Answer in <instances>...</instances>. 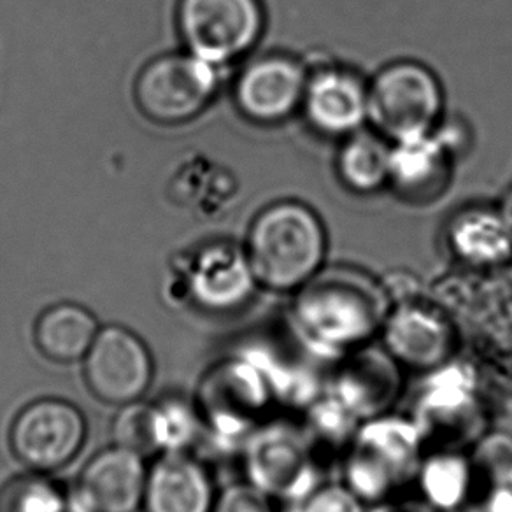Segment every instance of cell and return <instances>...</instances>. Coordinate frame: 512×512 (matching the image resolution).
I'll return each instance as SVG.
<instances>
[{"instance_id":"17","label":"cell","mask_w":512,"mask_h":512,"mask_svg":"<svg viewBox=\"0 0 512 512\" xmlns=\"http://www.w3.org/2000/svg\"><path fill=\"white\" fill-rule=\"evenodd\" d=\"M214 500L213 477L190 451L162 453L148 467L144 512H211Z\"/></svg>"},{"instance_id":"4","label":"cell","mask_w":512,"mask_h":512,"mask_svg":"<svg viewBox=\"0 0 512 512\" xmlns=\"http://www.w3.org/2000/svg\"><path fill=\"white\" fill-rule=\"evenodd\" d=\"M493 402L474 362L456 356L421 374L407 416L420 430L427 449H470L490 430Z\"/></svg>"},{"instance_id":"11","label":"cell","mask_w":512,"mask_h":512,"mask_svg":"<svg viewBox=\"0 0 512 512\" xmlns=\"http://www.w3.org/2000/svg\"><path fill=\"white\" fill-rule=\"evenodd\" d=\"M220 83V65L193 53L151 62L137 79V104L160 123H179L199 114Z\"/></svg>"},{"instance_id":"16","label":"cell","mask_w":512,"mask_h":512,"mask_svg":"<svg viewBox=\"0 0 512 512\" xmlns=\"http://www.w3.org/2000/svg\"><path fill=\"white\" fill-rule=\"evenodd\" d=\"M256 288L248 253L228 242L200 249L186 272L188 297L207 313H234L248 304Z\"/></svg>"},{"instance_id":"26","label":"cell","mask_w":512,"mask_h":512,"mask_svg":"<svg viewBox=\"0 0 512 512\" xmlns=\"http://www.w3.org/2000/svg\"><path fill=\"white\" fill-rule=\"evenodd\" d=\"M0 512H69L67 491L48 474L16 476L0 490Z\"/></svg>"},{"instance_id":"23","label":"cell","mask_w":512,"mask_h":512,"mask_svg":"<svg viewBox=\"0 0 512 512\" xmlns=\"http://www.w3.org/2000/svg\"><path fill=\"white\" fill-rule=\"evenodd\" d=\"M299 416L300 428L323 467L328 463H339L356 428L362 423L325 390L311 404H307Z\"/></svg>"},{"instance_id":"15","label":"cell","mask_w":512,"mask_h":512,"mask_svg":"<svg viewBox=\"0 0 512 512\" xmlns=\"http://www.w3.org/2000/svg\"><path fill=\"white\" fill-rule=\"evenodd\" d=\"M146 458L114 444L93 456L67 493L69 512H139L148 479Z\"/></svg>"},{"instance_id":"3","label":"cell","mask_w":512,"mask_h":512,"mask_svg":"<svg viewBox=\"0 0 512 512\" xmlns=\"http://www.w3.org/2000/svg\"><path fill=\"white\" fill-rule=\"evenodd\" d=\"M427 451L407 414H381L358 425L337 463L339 481L367 507L406 495Z\"/></svg>"},{"instance_id":"20","label":"cell","mask_w":512,"mask_h":512,"mask_svg":"<svg viewBox=\"0 0 512 512\" xmlns=\"http://www.w3.org/2000/svg\"><path fill=\"white\" fill-rule=\"evenodd\" d=\"M304 102L314 127L335 136L355 134L369 118L367 90L346 72L325 71L314 76L307 83Z\"/></svg>"},{"instance_id":"30","label":"cell","mask_w":512,"mask_h":512,"mask_svg":"<svg viewBox=\"0 0 512 512\" xmlns=\"http://www.w3.org/2000/svg\"><path fill=\"white\" fill-rule=\"evenodd\" d=\"M369 507L337 479H323L313 490L279 505V512H367Z\"/></svg>"},{"instance_id":"7","label":"cell","mask_w":512,"mask_h":512,"mask_svg":"<svg viewBox=\"0 0 512 512\" xmlns=\"http://www.w3.org/2000/svg\"><path fill=\"white\" fill-rule=\"evenodd\" d=\"M241 455L246 481L279 505L299 498L325 479V467L299 421H264L246 439Z\"/></svg>"},{"instance_id":"12","label":"cell","mask_w":512,"mask_h":512,"mask_svg":"<svg viewBox=\"0 0 512 512\" xmlns=\"http://www.w3.org/2000/svg\"><path fill=\"white\" fill-rule=\"evenodd\" d=\"M178 22L188 51L221 67L256 43L264 15L258 0H181Z\"/></svg>"},{"instance_id":"33","label":"cell","mask_w":512,"mask_h":512,"mask_svg":"<svg viewBox=\"0 0 512 512\" xmlns=\"http://www.w3.org/2000/svg\"><path fill=\"white\" fill-rule=\"evenodd\" d=\"M367 512H439L418 495H400V497L386 500L383 504L372 505Z\"/></svg>"},{"instance_id":"5","label":"cell","mask_w":512,"mask_h":512,"mask_svg":"<svg viewBox=\"0 0 512 512\" xmlns=\"http://www.w3.org/2000/svg\"><path fill=\"white\" fill-rule=\"evenodd\" d=\"M246 253L258 286L271 292H297L321 271L323 227L307 207L276 204L256 218Z\"/></svg>"},{"instance_id":"13","label":"cell","mask_w":512,"mask_h":512,"mask_svg":"<svg viewBox=\"0 0 512 512\" xmlns=\"http://www.w3.org/2000/svg\"><path fill=\"white\" fill-rule=\"evenodd\" d=\"M83 374L95 399L111 406L143 400L155 376V362L146 342L132 330L100 328L83 358Z\"/></svg>"},{"instance_id":"29","label":"cell","mask_w":512,"mask_h":512,"mask_svg":"<svg viewBox=\"0 0 512 512\" xmlns=\"http://www.w3.org/2000/svg\"><path fill=\"white\" fill-rule=\"evenodd\" d=\"M479 486L512 483V434L488 430L469 449Z\"/></svg>"},{"instance_id":"14","label":"cell","mask_w":512,"mask_h":512,"mask_svg":"<svg viewBox=\"0 0 512 512\" xmlns=\"http://www.w3.org/2000/svg\"><path fill=\"white\" fill-rule=\"evenodd\" d=\"M406 370L374 341L332 362L325 392L358 421L392 413L404 395Z\"/></svg>"},{"instance_id":"10","label":"cell","mask_w":512,"mask_h":512,"mask_svg":"<svg viewBox=\"0 0 512 512\" xmlns=\"http://www.w3.org/2000/svg\"><path fill=\"white\" fill-rule=\"evenodd\" d=\"M377 342L406 372L425 374L462 353L448 314L434 300H397L386 314Z\"/></svg>"},{"instance_id":"31","label":"cell","mask_w":512,"mask_h":512,"mask_svg":"<svg viewBox=\"0 0 512 512\" xmlns=\"http://www.w3.org/2000/svg\"><path fill=\"white\" fill-rule=\"evenodd\" d=\"M211 512H279V504L255 484H230L216 495Z\"/></svg>"},{"instance_id":"2","label":"cell","mask_w":512,"mask_h":512,"mask_svg":"<svg viewBox=\"0 0 512 512\" xmlns=\"http://www.w3.org/2000/svg\"><path fill=\"white\" fill-rule=\"evenodd\" d=\"M453 321L462 355L476 365L497 402L502 379H512V278L500 269L449 279L432 297Z\"/></svg>"},{"instance_id":"19","label":"cell","mask_w":512,"mask_h":512,"mask_svg":"<svg viewBox=\"0 0 512 512\" xmlns=\"http://www.w3.org/2000/svg\"><path fill=\"white\" fill-rule=\"evenodd\" d=\"M477 488L469 449H427L413 483L416 495L439 512L465 511Z\"/></svg>"},{"instance_id":"22","label":"cell","mask_w":512,"mask_h":512,"mask_svg":"<svg viewBox=\"0 0 512 512\" xmlns=\"http://www.w3.org/2000/svg\"><path fill=\"white\" fill-rule=\"evenodd\" d=\"M99 323L86 307L72 302L51 306L44 311L34 327V342L50 362H83L99 334Z\"/></svg>"},{"instance_id":"24","label":"cell","mask_w":512,"mask_h":512,"mask_svg":"<svg viewBox=\"0 0 512 512\" xmlns=\"http://www.w3.org/2000/svg\"><path fill=\"white\" fill-rule=\"evenodd\" d=\"M446 150L432 132L395 141L390 148V181L402 192H420L439 179Z\"/></svg>"},{"instance_id":"9","label":"cell","mask_w":512,"mask_h":512,"mask_svg":"<svg viewBox=\"0 0 512 512\" xmlns=\"http://www.w3.org/2000/svg\"><path fill=\"white\" fill-rule=\"evenodd\" d=\"M86 437L85 414L69 400L46 397L16 414L9 446L27 469L50 474L67 467L81 453Z\"/></svg>"},{"instance_id":"27","label":"cell","mask_w":512,"mask_h":512,"mask_svg":"<svg viewBox=\"0 0 512 512\" xmlns=\"http://www.w3.org/2000/svg\"><path fill=\"white\" fill-rule=\"evenodd\" d=\"M113 439L116 446L130 449L144 458L160 453L157 406L143 400L121 406L114 418Z\"/></svg>"},{"instance_id":"1","label":"cell","mask_w":512,"mask_h":512,"mask_svg":"<svg viewBox=\"0 0 512 512\" xmlns=\"http://www.w3.org/2000/svg\"><path fill=\"white\" fill-rule=\"evenodd\" d=\"M390 297L383 285L351 269L320 271L293 292L288 323L307 355L334 362L377 341Z\"/></svg>"},{"instance_id":"25","label":"cell","mask_w":512,"mask_h":512,"mask_svg":"<svg viewBox=\"0 0 512 512\" xmlns=\"http://www.w3.org/2000/svg\"><path fill=\"white\" fill-rule=\"evenodd\" d=\"M339 171L353 190L374 192L390 181V148L379 137L355 132L342 148Z\"/></svg>"},{"instance_id":"32","label":"cell","mask_w":512,"mask_h":512,"mask_svg":"<svg viewBox=\"0 0 512 512\" xmlns=\"http://www.w3.org/2000/svg\"><path fill=\"white\" fill-rule=\"evenodd\" d=\"M463 512H512V483L479 486Z\"/></svg>"},{"instance_id":"21","label":"cell","mask_w":512,"mask_h":512,"mask_svg":"<svg viewBox=\"0 0 512 512\" xmlns=\"http://www.w3.org/2000/svg\"><path fill=\"white\" fill-rule=\"evenodd\" d=\"M449 244L463 264L474 271L502 269L512 260V225L502 213L465 211L449 227Z\"/></svg>"},{"instance_id":"28","label":"cell","mask_w":512,"mask_h":512,"mask_svg":"<svg viewBox=\"0 0 512 512\" xmlns=\"http://www.w3.org/2000/svg\"><path fill=\"white\" fill-rule=\"evenodd\" d=\"M155 406L160 435V455L190 451L200 434L204 432L197 406L183 399L160 400L155 402Z\"/></svg>"},{"instance_id":"8","label":"cell","mask_w":512,"mask_h":512,"mask_svg":"<svg viewBox=\"0 0 512 512\" xmlns=\"http://www.w3.org/2000/svg\"><path fill=\"white\" fill-rule=\"evenodd\" d=\"M441 107L434 74L411 62L386 67L367 90L369 120L393 141L432 132Z\"/></svg>"},{"instance_id":"6","label":"cell","mask_w":512,"mask_h":512,"mask_svg":"<svg viewBox=\"0 0 512 512\" xmlns=\"http://www.w3.org/2000/svg\"><path fill=\"white\" fill-rule=\"evenodd\" d=\"M276 404L271 384L255 358L246 353L218 363L200 384L199 409L204 432L241 451L249 435Z\"/></svg>"},{"instance_id":"18","label":"cell","mask_w":512,"mask_h":512,"mask_svg":"<svg viewBox=\"0 0 512 512\" xmlns=\"http://www.w3.org/2000/svg\"><path fill=\"white\" fill-rule=\"evenodd\" d=\"M304 69L286 57L256 60L237 81V104L256 121H278L293 113L306 93Z\"/></svg>"}]
</instances>
